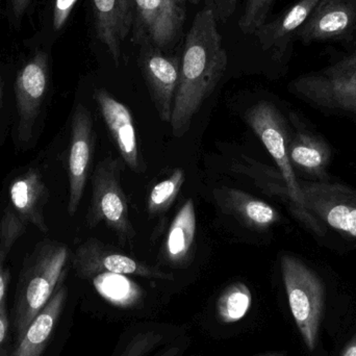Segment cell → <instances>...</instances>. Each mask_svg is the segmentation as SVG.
Masks as SVG:
<instances>
[{
  "instance_id": "obj_1",
  "label": "cell",
  "mask_w": 356,
  "mask_h": 356,
  "mask_svg": "<svg viewBox=\"0 0 356 356\" xmlns=\"http://www.w3.org/2000/svg\"><path fill=\"white\" fill-rule=\"evenodd\" d=\"M227 65L215 8L204 6L195 16L182 50L179 83L169 123L175 137L188 133L193 118L215 91Z\"/></svg>"
},
{
  "instance_id": "obj_2",
  "label": "cell",
  "mask_w": 356,
  "mask_h": 356,
  "mask_svg": "<svg viewBox=\"0 0 356 356\" xmlns=\"http://www.w3.org/2000/svg\"><path fill=\"white\" fill-rule=\"evenodd\" d=\"M69 257L70 253L67 245L44 240L38 243L25 259L15 298L14 326L17 342L58 286L65 282Z\"/></svg>"
},
{
  "instance_id": "obj_3",
  "label": "cell",
  "mask_w": 356,
  "mask_h": 356,
  "mask_svg": "<svg viewBox=\"0 0 356 356\" xmlns=\"http://www.w3.org/2000/svg\"><path fill=\"white\" fill-rule=\"evenodd\" d=\"M245 121L277 165L293 215L314 234L323 236V225L312 215L305 205L300 181L295 175V169L289 156L290 136L286 119L280 111L272 102H259L247 110Z\"/></svg>"
},
{
  "instance_id": "obj_4",
  "label": "cell",
  "mask_w": 356,
  "mask_h": 356,
  "mask_svg": "<svg viewBox=\"0 0 356 356\" xmlns=\"http://www.w3.org/2000/svg\"><path fill=\"white\" fill-rule=\"evenodd\" d=\"M280 268L295 323L307 348L314 351L325 313V284L315 270L294 255H282Z\"/></svg>"
},
{
  "instance_id": "obj_5",
  "label": "cell",
  "mask_w": 356,
  "mask_h": 356,
  "mask_svg": "<svg viewBox=\"0 0 356 356\" xmlns=\"http://www.w3.org/2000/svg\"><path fill=\"white\" fill-rule=\"evenodd\" d=\"M121 162L104 159L96 166L91 178L92 198L86 216L90 229L104 223L116 236L122 247L131 246L136 236L129 217L127 196L121 184Z\"/></svg>"
},
{
  "instance_id": "obj_6",
  "label": "cell",
  "mask_w": 356,
  "mask_h": 356,
  "mask_svg": "<svg viewBox=\"0 0 356 356\" xmlns=\"http://www.w3.org/2000/svg\"><path fill=\"white\" fill-rule=\"evenodd\" d=\"M8 198L0 221V252L6 259L29 224L47 234L44 209L49 200V190L41 173L37 169H29L13 180Z\"/></svg>"
},
{
  "instance_id": "obj_7",
  "label": "cell",
  "mask_w": 356,
  "mask_h": 356,
  "mask_svg": "<svg viewBox=\"0 0 356 356\" xmlns=\"http://www.w3.org/2000/svg\"><path fill=\"white\" fill-rule=\"evenodd\" d=\"M289 89L322 110L356 115V51L323 70L297 77Z\"/></svg>"
},
{
  "instance_id": "obj_8",
  "label": "cell",
  "mask_w": 356,
  "mask_h": 356,
  "mask_svg": "<svg viewBox=\"0 0 356 356\" xmlns=\"http://www.w3.org/2000/svg\"><path fill=\"white\" fill-rule=\"evenodd\" d=\"M188 0H135L131 41L164 52L181 40Z\"/></svg>"
},
{
  "instance_id": "obj_9",
  "label": "cell",
  "mask_w": 356,
  "mask_h": 356,
  "mask_svg": "<svg viewBox=\"0 0 356 356\" xmlns=\"http://www.w3.org/2000/svg\"><path fill=\"white\" fill-rule=\"evenodd\" d=\"M50 56L44 47H37L21 67L15 81V98L18 111V137L26 143L33 137V129L49 90Z\"/></svg>"
},
{
  "instance_id": "obj_10",
  "label": "cell",
  "mask_w": 356,
  "mask_h": 356,
  "mask_svg": "<svg viewBox=\"0 0 356 356\" xmlns=\"http://www.w3.org/2000/svg\"><path fill=\"white\" fill-rule=\"evenodd\" d=\"M72 266L76 275L83 280L106 273L141 276L149 280H175L172 274L123 254L95 238H88L75 249Z\"/></svg>"
},
{
  "instance_id": "obj_11",
  "label": "cell",
  "mask_w": 356,
  "mask_h": 356,
  "mask_svg": "<svg viewBox=\"0 0 356 356\" xmlns=\"http://www.w3.org/2000/svg\"><path fill=\"white\" fill-rule=\"evenodd\" d=\"M305 205L321 224L356 238V192L343 184L300 182Z\"/></svg>"
},
{
  "instance_id": "obj_12",
  "label": "cell",
  "mask_w": 356,
  "mask_h": 356,
  "mask_svg": "<svg viewBox=\"0 0 356 356\" xmlns=\"http://www.w3.org/2000/svg\"><path fill=\"white\" fill-rule=\"evenodd\" d=\"M139 67L159 118L170 123L179 83L181 56L152 46L140 47Z\"/></svg>"
},
{
  "instance_id": "obj_13",
  "label": "cell",
  "mask_w": 356,
  "mask_h": 356,
  "mask_svg": "<svg viewBox=\"0 0 356 356\" xmlns=\"http://www.w3.org/2000/svg\"><path fill=\"white\" fill-rule=\"evenodd\" d=\"M95 133L91 113L83 104H76L71 120L70 147L67 172L69 178V216L73 217L81 204L89 177Z\"/></svg>"
},
{
  "instance_id": "obj_14",
  "label": "cell",
  "mask_w": 356,
  "mask_h": 356,
  "mask_svg": "<svg viewBox=\"0 0 356 356\" xmlns=\"http://www.w3.org/2000/svg\"><path fill=\"white\" fill-rule=\"evenodd\" d=\"M94 99L123 162L134 172H146L131 111L104 88L95 90Z\"/></svg>"
},
{
  "instance_id": "obj_15",
  "label": "cell",
  "mask_w": 356,
  "mask_h": 356,
  "mask_svg": "<svg viewBox=\"0 0 356 356\" xmlns=\"http://www.w3.org/2000/svg\"><path fill=\"white\" fill-rule=\"evenodd\" d=\"M96 39L118 66L123 44L133 29L135 0H90Z\"/></svg>"
},
{
  "instance_id": "obj_16",
  "label": "cell",
  "mask_w": 356,
  "mask_h": 356,
  "mask_svg": "<svg viewBox=\"0 0 356 356\" xmlns=\"http://www.w3.org/2000/svg\"><path fill=\"white\" fill-rule=\"evenodd\" d=\"M356 26V0H320L296 38L305 44L339 40Z\"/></svg>"
},
{
  "instance_id": "obj_17",
  "label": "cell",
  "mask_w": 356,
  "mask_h": 356,
  "mask_svg": "<svg viewBox=\"0 0 356 356\" xmlns=\"http://www.w3.org/2000/svg\"><path fill=\"white\" fill-rule=\"evenodd\" d=\"M213 199L224 213L250 229L263 232L280 220V213L272 205L238 188H216Z\"/></svg>"
},
{
  "instance_id": "obj_18",
  "label": "cell",
  "mask_w": 356,
  "mask_h": 356,
  "mask_svg": "<svg viewBox=\"0 0 356 356\" xmlns=\"http://www.w3.org/2000/svg\"><path fill=\"white\" fill-rule=\"evenodd\" d=\"M320 0H299L284 14L266 22L254 33L264 51L270 52L276 60H282L291 41L305 24Z\"/></svg>"
},
{
  "instance_id": "obj_19",
  "label": "cell",
  "mask_w": 356,
  "mask_h": 356,
  "mask_svg": "<svg viewBox=\"0 0 356 356\" xmlns=\"http://www.w3.org/2000/svg\"><path fill=\"white\" fill-rule=\"evenodd\" d=\"M296 131L289 141V156L295 170L315 178L316 181L327 179V168L332 162V152L327 142L305 129L298 119Z\"/></svg>"
},
{
  "instance_id": "obj_20",
  "label": "cell",
  "mask_w": 356,
  "mask_h": 356,
  "mask_svg": "<svg viewBox=\"0 0 356 356\" xmlns=\"http://www.w3.org/2000/svg\"><path fill=\"white\" fill-rule=\"evenodd\" d=\"M68 290L64 282L58 286L45 307L27 326L17 342L12 356H41L45 351L66 302Z\"/></svg>"
},
{
  "instance_id": "obj_21",
  "label": "cell",
  "mask_w": 356,
  "mask_h": 356,
  "mask_svg": "<svg viewBox=\"0 0 356 356\" xmlns=\"http://www.w3.org/2000/svg\"><path fill=\"white\" fill-rule=\"evenodd\" d=\"M197 218L193 199L184 203L169 228L165 241L164 259L175 267H186L194 252Z\"/></svg>"
},
{
  "instance_id": "obj_22",
  "label": "cell",
  "mask_w": 356,
  "mask_h": 356,
  "mask_svg": "<svg viewBox=\"0 0 356 356\" xmlns=\"http://www.w3.org/2000/svg\"><path fill=\"white\" fill-rule=\"evenodd\" d=\"M92 280L97 292L116 307L131 309L142 300L141 289L125 275L106 273Z\"/></svg>"
},
{
  "instance_id": "obj_23",
  "label": "cell",
  "mask_w": 356,
  "mask_h": 356,
  "mask_svg": "<svg viewBox=\"0 0 356 356\" xmlns=\"http://www.w3.org/2000/svg\"><path fill=\"white\" fill-rule=\"evenodd\" d=\"M252 305V295L246 284L228 286L217 301V314L222 323L232 324L245 317Z\"/></svg>"
},
{
  "instance_id": "obj_24",
  "label": "cell",
  "mask_w": 356,
  "mask_h": 356,
  "mask_svg": "<svg viewBox=\"0 0 356 356\" xmlns=\"http://www.w3.org/2000/svg\"><path fill=\"white\" fill-rule=\"evenodd\" d=\"M186 180L184 171L177 168L172 175L154 186L147 201V211L150 217L166 213L177 198Z\"/></svg>"
},
{
  "instance_id": "obj_25",
  "label": "cell",
  "mask_w": 356,
  "mask_h": 356,
  "mask_svg": "<svg viewBox=\"0 0 356 356\" xmlns=\"http://www.w3.org/2000/svg\"><path fill=\"white\" fill-rule=\"evenodd\" d=\"M275 0H246L238 20L241 31L246 35L254 33L267 22Z\"/></svg>"
},
{
  "instance_id": "obj_26",
  "label": "cell",
  "mask_w": 356,
  "mask_h": 356,
  "mask_svg": "<svg viewBox=\"0 0 356 356\" xmlns=\"http://www.w3.org/2000/svg\"><path fill=\"white\" fill-rule=\"evenodd\" d=\"M79 0H54L51 10H50L49 21H48V35L49 42H54L60 33H63L69 18L74 10Z\"/></svg>"
},
{
  "instance_id": "obj_27",
  "label": "cell",
  "mask_w": 356,
  "mask_h": 356,
  "mask_svg": "<svg viewBox=\"0 0 356 356\" xmlns=\"http://www.w3.org/2000/svg\"><path fill=\"white\" fill-rule=\"evenodd\" d=\"M35 0H6V17L10 26L19 29Z\"/></svg>"
},
{
  "instance_id": "obj_28",
  "label": "cell",
  "mask_w": 356,
  "mask_h": 356,
  "mask_svg": "<svg viewBox=\"0 0 356 356\" xmlns=\"http://www.w3.org/2000/svg\"><path fill=\"white\" fill-rule=\"evenodd\" d=\"M161 336L156 334H145L141 340H134L121 356H142L160 341Z\"/></svg>"
},
{
  "instance_id": "obj_29",
  "label": "cell",
  "mask_w": 356,
  "mask_h": 356,
  "mask_svg": "<svg viewBox=\"0 0 356 356\" xmlns=\"http://www.w3.org/2000/svg\"><path fill=\"white\" fill-rule=\"evenodd\" d=\"M6 257L0 252V314L8 316L6 311V295H8V284H10V271L6 269Z\"/></svg>"
},
{
  "instance_id": "obj_30",
  "label": "cell",
  "mask_w": 356,
  "mask_h": 356,
  "mask_svg": "<svg viewBox=\"0 0 356 356\" xmlns=\"http://www.w3.org/2000/svg\"><path fill=\"white\" fill-rule=\"evenodd\" d=\"M213 3L217 20L225 22L234 15L238 0H213Z\"/></svg>"
},
{
  "instance_id": "obj_31",
  "label": "cell",
  "mask_w": 356,
  "mask_h": 356,
  "mask_svg": "<svg viewBox=\"0 0 356 356\" xmlns=\"http://www.w3.org/2000/svg\"><path fill=\"white\" fill-rule=\"evenodd\" d=\"M10 353V321L8 316L0 314V356H12Z\"/></svg>"
},
{
  "instance_id": "obj_32",
  "label": "cell",
  "mask_w": 356,
  "mask_h": 356,
  "mask_svg": "<svg viewBox=\"0 0 356 356\" xmlns=\"http://www.w3.org/2000/svg\"><path fill=\"white\" fill-rule=\"evenodd\" d=\"M340 356H356V332L353 339L347 343Z\"/></svg>"
},
{
  "instance_id": "obj_33",
  "label": "cell",
  "mask_w": 356,
  "mask_h": 356,
  "mask_svg": "<svg viewBox=\"0 0 356 356\" xmlns=\"http://www.w3.org/2000/svg\"><path fill=\"white\" fill-rule=\"evenodd\" d=\"M188 1L191 2V3L193 4H199L200 3L202 0H188ZM205 1V6H213V8H215V4H213V0H204Z\"/></svg>"
},
{
  "instance_id": "obj_34",
  "label": "cell",
  "mask_w": 356,
  "mask_h": 356,
  "mask_svg": "<svg viewBox=\"0 0 356 356\" xmlns=\"http://www.w3.org/2000/svg\"><path fill=\"white\" fill-rule=\"evenodd\" d=\"M0 102H1V86H0Z\"/></svg>"
},
{
  "instance_id": "obj_35",
  "label": "cell",
  "mask_w": 356,
  "mask_h": 356,
  "mask_svg": "<svg viewBox=\"0 0 356 356\" xmlns=\"http://www.w3.org/2000/svg\"><path fill=\"white\" fill-rule=\"evenodd\" d=\"M267 356H282V355H267Z\"/></svg>"
}]
</instances>
